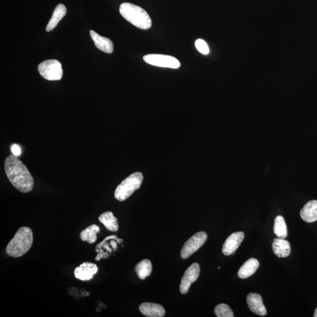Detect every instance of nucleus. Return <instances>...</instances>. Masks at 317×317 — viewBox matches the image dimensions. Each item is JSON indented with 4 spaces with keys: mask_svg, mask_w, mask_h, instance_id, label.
<instances>
[{
    "mask_svg": "<svg viewBox=\"0 0 317 317\" xmlns=\"http://www.w3.org/2000/svg\"><path fill=\"white\" fill-rule=\"evenodd\" d=\"M247 303L250 310L256 315L265 316L267 315L261 296L257 293H250L247 297Z\"/></svg>",
    "mask_w": 317,
    "mask_h": 317,
    "instance_id": "9b49d317",
    "label": "nucleus"
},
{
    "mask_svg": "<svg viewBox=\"0 0 317 317\" xmlns=\"http://www.w3.org/2000/svg\"><path fill=\"white\" fill-rule=\"evenodd\" d=\"M214 313L218 317H233L234 316L231 308L225 304L217 305L214 309Z\"/></svg>",
    "mask_w": 317,
    "mask_h": 317,
    "instance_id": "4be33fe9",
    "label": "nucleus"
},
{
    "mask_svg": "<svg viewBox=\"0 0 317 317\" xmlns=\"http://www.w3.org/2000/svg\"><path fill=\"white\" fill-rule=\"evenodd\" d=\"M274 232L279 238L288 237V229L285 220L282 216H278L274 220Z\"/></svg>",
    "mask_w": 317,
    "mask_h": 317,
    "instance_id": "412c9836",
    "label": "nucleus"
},
{
    "mask_svg": "<svg viewBox=\"0 0 317 317\" xmlns=\"http://www.w3.org/2000/svg\"><path fill=\"white\" fill-rule=\"evenodd\" d=\"M110 256V255L108 253H105L104 252H99L97 256L96 257L95 260L99 261L102 258L106 259L108 258Z\"/></svg>",
    "mask_w": 317,
    "mask_h": 317,
    "instance_id": "a878e982",
    "label": "nucleus"
},
{
    "mask_svg": "<svg viewBox=\"0 0 317 317\" xmlns=\"http://www.w3.org/2000/svg\"><path fill=\"white\" fill-rule=\"evenodd\" d=\"M33 243V232L28 227L19 229L14 237L7 244L6 253L14 258H20L29 252Z\"/></svg>",
    "mask_w": 317,
    "mask_h": 317,
    "instance_id": "f03ea898",
    "label": "nucleus"
},
{
    "mask_svg": "<svg viewBox=\"0 0 317 317\" xmlns=\"http://www.w3.org/2000/svg\"><path fill=\"white\" fill-rule=\"evenodd\" d=\"M195 46L197 50L204 55L209 53V48L206 42L202 39H198L195 42Z\"/></svg>",
    "mask_w": 317,
    "mask_h": 317,
    "instance_id": "b1692460",
    "label": "nucleus"
},
{
    "mask_svg": "<svg viewBox=\"0 0 317 317\" xmlns=\"http://www.w3.org/2000/svg\"><path fill=\"white\" fill-rule=\"evenodd\" d=\"M4 169L8 179L20 192H31L34 187V179L29 169L14 155L5 159Z\"/></svg>",
    "mask_w": 317,
    "mask_h": 317,
    "instance_id": "f257e3e1",
    "label": "nucleus"
},
{
    "mask_svg": "<svg viewBox=\"0 0 317 317\" xmlns=\"http://www.w3.org/2000/svg\"><path fill=\"white\" fill-rule=\"evenodd\" d=\"M314 317H317V308H316L315 310V315H314Z\"/></svg>",
    "mask_w": 317,
    "mask_h": 317,
    "instance_id": "cd10ccee",
    "label": "nucleus"
},
{
    "mask_svg": "<svg viewBox=\"0 0 317 317\" xmlns=\"http://www.w3.org/2000/svg\"><path fill=\"white\" fill-rule=\"evenodd\" d=\"M116 240H115V239H112L111 241V244L112 247H113V248L114 249V250H116L117 249V242H116Z\"/></svg>",
    "mask_w": 317,
    "mask_h": 317,
    "instance_id": "bb28decb",
    "label": "nucleus"
},
{
    "mask_svg": "<svg viewBox=\"0 0 317 317\" xmlns=\"http://www.w3.org/2000/svg\"><path fill=\"white\" fill-rule=\"evenodd\" d=\"M98 267L94 263L86 262L75 268L74 275L77 279L88 281L93 279V276L97 273Z\"/></svg>",
    "mask_w": 317,
    "mask_h": 317,
    "instance_id": "9d476101",
    "label": "nucleus"
},
{
    "mask_svg": "<svg viewBox=\"0 0 317 317\" xmlns=\"http://www.w3.org/2000/svg\"><path fill=\"white\" fill-rule=\"evenodd\" d=\"M259 261L254 258L250 259L244 262L240 270H238V276L240 279H247L255 273L259 267Z\"/></svg>",
    "mask_w": 317,
    "mask_h": 317,
    "instance_id": "dca6fc26",
    "label": "nucleus"
},
{
    "mask_svg": "<svg viewBox=\"0 0 317 317\" xmlns=\"http://www.w3.org/2000/svg\"><path fill=\"white\" fill-rule=\"evenodd\" d=\"M90 37H91L95 46L103 52L107 54H112L114 51V45L110 39L102 37L97 33L90 30Z\"/></svg>",
    "mask_w": 317,
    "mask_h": 317,
    "instance_id": "ddd939ff",
    "label": "nucleus"
},
{
    "mask_svg": "<svg viewBox=\"0 0 317 317\" xmlns=\"http://www.w3.org/2000/svg\"><path fill=\"white\" fill-rule=\"evenodd\" d=\"M144 61L153 66L172 69L179 68L180 63L173 57L161 54H148L144 57Z\"/></svg>",
    "mask_w": 317,
    "mask_h": 317,
    "instance_id": "0eeeda50",
    "label": "nucleus"
},
{
    "mask_svg": "<svg viewBox=\"0 0 317 317\" xmlns=\"http://www.w3.org/2000/svg\"><path fill=\"white\" fill-rule=\"evenodd\" d=\"M99 231H100V228L99 226L96 225H90L81 232V240L87 241L89 244L94 243L97 240V233Z\"/></svg>",
    "mask_w": 317,
    "mask_h": 317,
    "instance_id": "6ab92c4d",
    "label": "nucleus"
},
{
    "mask_svg": "<svg viewBox=\"0 0 317 317\" xmlns=\"http://www.w3.org/2000/svg\"><path fill=\"white\" fill-rule=\"evenodd\" d=\"M119 11L125 20L139 29H147L152 26V20L149 14L138 5L129 2L122 3Z\"/></svg>",
    "mask_w": 317,
    "mask_h": 317,
    "instance_id": "7ed1b4c3",
    "label": "nucleus"
},
{
    "mask_svg": "<svg viewBox=\"0 0 317 317\" xmlns=\"http://www.w3.org/2000/svg\"><path fill=\"white\" fill-rule=\"evenodd\" d=\"M38 71L44 79L59 81L61 79L63 71L61 63L56 59L47 60L38 65Z\"/></svg>",
    "mask_w": 317,
    "mask_h": 317,
    "instance_id": "39448f33",
    "label": "nucleus"
},
{
    "mask_svg": "<svg viewBox=\"0 0 317 317\" xmlns=\"http://www.w3.org/2000/svg\"><path fill=\"white\" fill-rule=\"evenodd\" d=\"M143 180V174L141 172H135L130 175L117 187L115 197L120 202L125 201L141 188Z\"/></svg>",
    "mask_w": 317,
    "mask_h": 317,
    "instance_id": "20e7f679",
    "label": "nucleus"
},
{
    "mask_svg": "<svg viewBox=\"0 0 317 317\" xmlns=\"http://www.w3.org/2000/svg\"><path fill=\"white\" fill-rule=\"evenodd\" d=\"M99 220L108 231H117L119 229L117 219L111 211H106L99 217Z\"/></svg>",
    "mask_w": 317,
    "mask_h": 317,
    "instance_id": "a211bd4d",
    "label": "nucleus"
},
{
    "mask_svg": "<svg viewBox=\"0 0 317 317\" xmlns=\"http://www.w3.org/2000/svg\"><path fill=\"white\" fill-rule=\"evenodd\" d=\"M143 315L149 317H162L165 315V310L161 305L144 303L141 304L139 307Z\"/></svg>",
    "mask_w": 317,
    "mask_h": 317,
    "instance_id": "f8f14e48",
    "label": "nucleus"
},
{
    "mask_svg": "<svg viewBox=\"0 0 317 317\" xmlns=\"http://www.w3.org/2000/svg\"><path fill=\"white\" fill-rule=\"evenodd\" d=\"M112 239H115L117 241V242L119 244H122L123 243V240L120 238H117V235H110V236L107 237L105 238V239L102 241L101 243H99L97 246H96V250L95 252H97L98 250H100L102 249V247H104V248L105 250H107L108 252H112V249H111V247L110 246H109L108 243L106 242V241L109 240H112Z\"/></svg>",
    "mask_w": 317,
    "mask_h": 317,
    "instance_id": "5701e85b",
    "label": "nucleus"
},
{
    "mask_svg": "<svg viewBox=\"0 0 317 317\" xmlns=\"http://www.w3.org/2000/svg\"><path fill=\"white\" fill-rule=\"evenodd\" d=\"M135 271L140 279H145L152 273V265L151 261L147 259L140 261L136 265Z\"/></svg>",
    "mask_w": 317,
    "mask_h": 317,
    "instance_id": "aec40b11",
    "label": "nucleus"
},
{
    "mask_svg": "<svg viewBox=\"0 0 317 317\" xmlns=\"http://www.w3.org/2000/svg\"><path fill=\"white\" fill-rule=\"evenodd\" d=\"M11 150L12 153H13V155L17 157L20 156L21 152H22L20 146L18 145L17 144H12L11 146Z\"/></svg>",
    "mask_w": 317,
    "mask_h": 317,
    "instance_id": "393cba45",
    "label": "nucleus"
},
{
    "mask_svg": "<svg viewBox=\"0 0 317 317\" xmlns=\"http://www.w3.org/2000/svg\"><path fill=\"white\" fill-rule=\"evenodd\" d=\"M272 246L273 252L279 258H287L291 253L290 244L284 238H278L274 239Z\"/></svg>",
    "mask_w": 317,
    "mask_h": 317,
    "instance_id": "2eb2a0df",
    "label": "nucleus"
},
{
    "mask_svg": "<svg viewBox=\"0 0 317 317\" xmlns=\"http://www.w3.org/2000/svg\"><path fill=\"white\" fill-rule=\"evenodd\" d=\"M66 13V9L65 6L62 4H58L57 6L54 10L52 17L48 23L46 28V31L50 32L56 28L59 21H61Z\"/></svg>",
    "mask_w": 317,
    "mask_h": 317,
    "instance_id": "f3484780",
    "label": "nucleus"
},
{
    "mask_svg": "<svg viewBox=\"0 0 317 317\" xmlns=\"http://www.w3.org/2000/svg\"><path fill=\"white\" fill-rule=\"evenodd\" d=\"M201 267L198 263H193L187 269L183 275L180 285V291L183 294L188 293L192 284L198 279Z\"/></svg>",
    "mask_w": 317,
    "mask_h": 317,
    "instance_id": "6e6552de",
    "label": "nucleus"
},
{
    "mask_svg": "<svg viewBox=\"0 0 317 317\" xmlns=\"http://www.w3.org/2000/svg\"><path fill=\"white\" fill-rule=\"evenodd\" d=\"M207 235L204 231H200L194 234L184 244L181 250L180 256L186 259L201 248L207 240Z\"/></svg>",
    "mask_w": 317,
    "mask_h": 317,
    "instance_id": "423d86ee",
    "label": "nucleus"
},
{
    "mask_svg": "<svg viewBox=\"0 0 317 317\" xmlns=\"http://www.w3.org/2000/svg\"><path fill=\"white\" fill-rule=\"evenodd\" d=\"M300 216L307 223L315 222L317 220V201H312L304 205L300 211Z\"/></svg>",
    "mask_w": 317,
    "mask_h": 317,
    "instance_id": "4468645a",
    "label": "nucleus"
},
{
    "mask_svg": "<svg viewBox=\"0 0 317 317\" xmlns=\"http://www.w3.org/2000/svg\"><path fill=\"white\" fill-rule=\"evenodd\" d=\"M244 238L242 231L235 232L231 234L223 244L222 252L225 256H230L235 252L240 246Z\"/></svg>",
    "mask_w": 317,
    "mask_h": 317,
    "instance_id": "1a4fd4ad",
    "label": "nucleus"
}]
</instances>
